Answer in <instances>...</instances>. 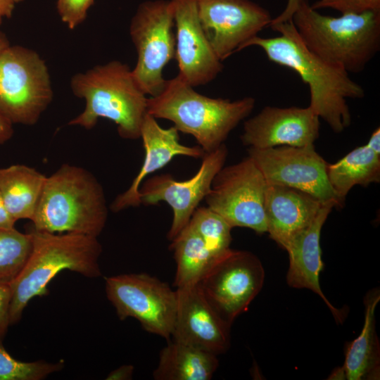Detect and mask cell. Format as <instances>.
I'll list each match as a JSON object with an SVG mask.
<instances>
[{"label":"cell","mask_w":380,"mask_h":380,"mask_svg":"<svg viewBox=\"0 0 380 380\" xmlns=\"http://www.w3.org/2000/svg\"><path fill=\"white\" fill-rule=\"evenodd\" d=\"M269 27L279 35H257L246 42L241 51L258 46L271 62L295 71L308 87V106L334 132H343L351 122L347 99L363 98L362 87L352 80L348 72L310 51L300 39L292 20Z\"/></svg>","instance_id":"6da1fadb"},{"label":"cell","mask_w":380,"mask_h":380,"mask_svg":"<svg viewBox=\"0 0 380 380\" xmlns=\"http://www.w3.org/2000/svg\"><path fill=\"white\" fill-rule=\"evenodd\" d=\"M32 250L23 268L10 284V324L18 322L29 301L49 293L48 284L68 270L84 277L101 275L99 260L102 247L97 237L75 233H50L34 229Z\"/></svg>","instance_id":"7a4b0ae2"},{"label":"cell","mask_w":380,"mask_h":380,"mask_svg":"<svg viewBox=\"0 0 380 380\" xmlns=\"http://www.w3.org/2000/svg\"><path fill=\"white\" fill-rule=\"evenodd\" d=\"M291 20L310 51L349 74L362 72L380 50V11L333 17L302 0Z\"/></svg>","instance_id":"3957f363"},{"label":"cell","mask_w":380,"mask_h":380,"mask_svg":"<svg viewBox=\"0 0 380 380\" xmlns=\"http://www.w3.org/2000/svg\"><path fill=\"white\" fill-rule=\"evenodd\" d=\"M70 87L75 96L85 101V107L68 125L91 129L103 118L116 124L120 137L140 138L148 98L127 64L112 61L77 72L71 77Z\"/></svg>","instance_id":"277c9868"},{"label":"cell","mask_w":380,"mask_h":380,"mask_svg":"<svg viewBox=\"0 0 380 380\" xmlns=\"http://www.w3.org/2000/svg\"><path fill=\"white\" fill-rule=\"evenodd\" d=\"M255 99L235 101L199 94L179 75L166 80L162 91L147 100V113L168 120L193 136L205 153L220 147L229 133L253 110Z\"/></svg>","instance_id":"5b68a950"},{"label":"cell","mask_w":380,"mask_h":380,"mask_svg":"<svg viewBox=\"0 0 380 380\" xmlns=\"http://www.w3.org/2000/svg\"><path fill=\"white\" fill-rule=\"evenodd\" d=\"M108 213L96 177L82 167L64 163L46 177L32 222L38 231L98 237Z\"/></svg>","instance_id":"8992f818"},{"label":"cell","mask_w":380,"mask_h":380,"mask_svg":"<svg viewBox=\"0 0 380 380\" xmlns=\"http://www.w3.org/2000/svg\"><path fill=\"white\" fill-rule=\"evenodd\" d=\"M53 97L48 67L37 52L9 45L0 53V113L11 124L35 125Z\"/></svg>","instance_id":"52a82bcc"},{"label":"cell","mask_w":380,"mask_h":380,"mask_svg":"<svg viewBox=\"0 0 380 380\" xmlns=\"http://www.w3.org/2000/svg\"><path fill=\"white\" fill-rule=\"evenodd\" d=\"M174 25L171 3L165 0L141 3L131 20L129 34L137 53L132 72L146 95H158L165 84L163 71L175 55Z\"/></svg>","instance_id":"ba28073f"},{"label":"cell","mask_w":380,"mask_h":380,"mask_svg":"<svg viewBox=\"0 0 380 380\" xmlns=\"http://www.w3.org/2000/svg\"><path fill=\"white\" fill-rule=\"evenodd\" d=\"M106 293L118 317H133L148 333L167 341L173 330L177 293L167 284L146 273L105 277Z\"/></svg>","instance_id":"9c48e42d"},{"label":"cell","mask_w":380,"mask_h":380,"mask_svg":"<svg viewBox=\"0 0 380 380\" xmlns=\"http://www.w3.org/2000/svg\"><path fill=\"white\" fill-rule=\"evenodd\" d=\"M267 182L253 161L247 156L222 167L215 176L205 197L207 207L220 215L232 228H249L257 234L267 232L264 208Z\"/></svg>","instance_id":"30bf717a"},{"label":"cell","mask_w":380,"mask_h":380,"mask_svg":"<svg viewBox=\"0 0 380 380\" xmlns=\"http://www.w3.org/2000/svg\"><path fill=\"white\" fill-rule=\"evenodd\" d=\"M264 280L265 270L255 254L230 248L213 262L198 284L210 305L232 325L247 310Z\"/></svg>","instance_id":"8fae6325"},{"label":"cell","mask_w":380,"mask_h":380,"mask_svg":"<svg viewBox=\"0 0 380 380\" xmlns=\"http://www.w3.org/2000/svg\"><path fill=\"white\" fill-rule=\"evenodd\" d=\"M248 153L267 184L293 188L322 202L334 201L337 206H342L343 203L328 181L329 163L315 151L314 144L267 148L249 147Z\"/></svg>","instance_id":"7c38bea8"},{"label":"cell","mask_w":380,"mask_h":380,"mask_svg":"<svg viewBox=\"0 0 380 380\" xmlns=\"http://www.w3.org/2000/svg\"><path fill=\"white\" fill-rule=\"evenodd\" d=\"M228 150L224 144L202 158L198 172L184 181H177L168 174L146 179L139 188L141 203L156 205L167 203L172 210V222L167 233L174 239L189 223L200 202L210 192L213 180L224 166Z\"/></svg>","instance_id":"4fadbf2b"},{"label":"cell","mask_w":380,"mask_h":380,"mask_svg":"<svg viewBox=\"0 0 380 380\" xmlns=\"http://www.w3.org/2000/svg\"><path fill=\"white\" fill-rule=\"evenodd\" d=\"M199 19L221 61L269 27L270 12L251 0H198Z\"/></svg>","instance_id":"5bb4252c"},{"label":"cell","mask_w":380,"mask_h":380,"mask_svg":"<svg viewBox=\"0 0 380 380\" xmlns=\"http://www.w3.org/2000/svg\"><path fill=\"white\" fill-rule=\"evenodd\" d=\"M176 28L179 75L194 87L213 80L223 68L202 27L198 0H170Z\"/></svg>","instance_id":"9a60e30c"},{"label":"cell","mask_w":380,"mask_h":380,"mask_svg":"<svg viewBox=\"0 0 380 380\" xmlns=\"http://www.w3.org/2000/svg\"><path fill=\"white\" fill-rule=\"evenodd\" d=\"M177 310L171 338L216 355L230 346L231 324L210 305L198 284L176 289Z\"/></svg>","instance_id":"2e32d148"},{"label":"cell","mask_w":380,"mask_h":380,"mask_svg":"<svg viewBox=\"0 0 380 380\" xmlns=\"http://www.w3.org/2000/svg\"><path fill=\"white\" fill-rule=\"evenodd\" d=\"M319 134V118L309 107L267 106L246 120L241 140L245 146L267 148L314 144Z\"/></svg>","instance_id":"e0dca14e"},{"label":"cell","mask_w":380,"mask_h":380,"mask_svg":"<svg viewBox=\"0 0 380 380\" xmlns=\"http://www.w3.org/2000/svg\"><path fill=\"white\" fill-rule=\"evenodd\" d=\"M140 138L142 139L145 156L141 169L129 187L118 195L110 205V209L118 213L141 203L139 188L144 179L165 166L175 156H185L194 158H203L205 152L199 146H187L179 142V131L173 126L163 128L156 118L147 113L144 118Z\"/></svg>","instance_id":"ac0fdd59"},{"label":"cell","mask_w":380,"mask_h":380,"mask_svg":"<svg viewBox=\"0 0 380 380\" xmlns=\"http://www.w3.org/2000/svg\"><path fill=\"white\" fill-rule=\"evenodd\" d=\"M335 206L337 204L334 201L324 203L312 223L289 243L285 248L289 258L286 282L292 288L307 289L317 294L330 310L336 321L342 323L344 313L328 300L319 284V275L324 265L320 248L321 231Z\"/></svg>","instance_id":"d6986e66"},{"label":"cell","mask_w":380,"mask_h":380,"mask_svg":"<svg viewBox=\"0 0 380 380\" xmlns=\"http://www.w3.org/2000/svg\"><path fill=\"white\" fill-rule=\"evenodd\" d=\"M324 203L293 188L267 184L264 208L270 238L285 250L312 223Z\"/></svg>","instance_id":"ffe728a7"},{"label":"cell","mask_w":380,"mask_h":380,"mask_svg":"<svg viewBox=\"0 0 380 380\" xmlns=\"http://www.w3.org/2000/svg\"><path fill=\"white\" fill-rule=\"evenodd\" d=\"M380 291L375 288L364 298L365 319L359 336L346 344L342 366L345 379L377 380L380 377V344L375 328V310Z\"/></svg>","instance_id":"44dd1931"},{"label":"cell","mask_w":380,"mask_h":380,"mask_svg":"<svg viewBox=\"0 0 380 380\" xmlns=\"http://www.w3.org/2000/svg\"><path fill=\"white\" fill-rule=\"evenodd\" d=\"M218 365L217 355L169 340L160 353L153 376L155 380H210Z\"/></svg>","instance_id":"7402d4cb"},{"label":"cell","mask_w":380,"mask_h":380,"mask_svg":"<svg viewBox=\"0 0 380 380\" xmlns=\"http://www.w3.org/2000/svg\"><path fill=\"white\" fill-rule=\"evenodd\" d=\"M46 178L36 169L25 165L0 168V194L15 220L32 221Z\"/></svg>","instance_id":"603a6c76"},{"label":"cell","mask_w":380,"mask_h":380,"mask_svg":"<svg viewBox=\"0 0 380 380\" xmlns=\"http://www.w3.org/2000/svg\"><path fill=\"white\" fill-rule=\"evenodd\" d=\"M327 177L332 190L343 203L354 186L379 182L380 155L367 144L357 147L335 163L328 164Z\"/></svg>","instance_id":"cb8c5ba5"},{"label":"cell","mask_w":380,"mask_h":380,"mask_svg":"<svg viewBox=\"0 0 380 380\" xmlns=\"http://www.w3.org/2000/svg\"><path fill=\"white\" fill-rule=\"evenodd\" d=\"M170 248L176 262V289L198 284L216 260L189 223L171 241Z\"/></svg>","instance_id":"d4e9b609"},{"label":"cell","mask_w":380,"mask_h":380,"mask_svg":"<svg viewBox=\"0 0 380 380\" xmlns=\"http://www.w3.org/2000/svg\"><path fill=\"white\" fill-rule=\"evenodd\" d=\"M32 236L15 228L0 230V284H10L25 265L32 250Z\"/></svg>","instance_id":"484cf974"},{"label":"cell","mask_w":380,"mask_h":380,"mask_svg":"<svg viewBox=\"0 0 380 380\" xmlns=\"http://www.w3.org/2000/svg\"><path fill=\"white\" fill-rule=\"evenodd\" d=\"M189 224L215 258L220 257L231 248L232 228L220 215L208 207L197 208Z\"/></svg>","instance_id":"4316f807"},{"label":"cell","mask_w":380,"mask_h":380,"mask_svg":"<svg viewBox=\"0 0 380 380\" xmlns=\"http://www.w3.org/2000/svg\"><path fill=\"white\" fill-rule=\"evenodd\" d=\"M63 362L51 363L43 360L22 362L13 358L0 341V380H40L61 370Z\"/></svg>","instance_id":"83f0119b"},{"label":"cell","mask_w":380,"mask_h":380,"mask_svg":"<svg viewBox=\"0 0 380 380\" xmlns=\"http://www.w3.org/2000/svg\"><path fill=\"white\" fill-rule=\"evenodd\" d=\"M95 0H57L56 9L61 21L70 30L82 24Z\"/></svg>","instance_id":"f1b7e54d"},{"label":"cell","mask_w":380,"mask_h":380,"mask_svg":"<svg viewBox=\"0 0 380 380\" xmlns=\"http://www.w3.org/2000/svg\"><path fill=\"white\" fill-rule=\"evenodd\" d=\"M310 6L315 10L330 8L341 14L380 11V0H317Z\"/></svg>","instance_id":"f546056e"},{"label":"cell","mask_w":380,"mask_h":380,"mask_svg":"<svg viewBox=\"0 0 380 380\" xmlns=\"http://www.w3.org/2000/svg\"><path fill=\"white\" fill-rule=\"evenodd\" d=\"M11 289L8 284H0V341H2L10 324L9 309Z\"/></svg>","instance_id":"4dcf8cb0"},{"label":"cell","mask_w":380,"mask_h":380,"mask_svg":"<svg viewBox=\"0 0 380 380\" xmlns=\"http://www.w3.org/2000/svg\"><path fill=\"white\" fill-rule=\"evenodd\" d=\"M301 1L302 0H287L284 9L276 18L272 19L270 25L291 20L295 11Z\"/></svg>","instance_id":"1f68e13d"},{"label":"cell","mask_w":380,"mask_h":380,"mask_svg":"<svg viewBox=\"0 0 380 380\" xmlns=\"http://www.w3.org/2000/svg\"><path fill=\"white\" fill-rule=\"evenodd\" d=\"M16 220L11 215L0 194V230L15 228Z\"/></svg>","instance_id":"d6a6232c"},{"label":"cell","mask_w":380,"mask_h":380,"mask_svg":"<svg viewBox=\"0 0 380 380\" xmlns=\"http://www.w3.org/2000/svg\"><path fill=\"white\" fill-rule=\"evenodd\" d=\"M134 366L122 365L112 371L107 376L108 380H128L132 378Z\"/></svg>","instance_id":"836d02e7"},{"label":"cell","mask_w":380,"mask_h":380,"mask_svg":"<svg viewBox=\"0 0 380 380\" xmlns=\"http://www.w3.org/2000/svg\"><path fill=\"white\" fill-rule=\"evenodd\" d=\"M23 0H0V25L4 19L10 18L15 7Z\"/></svg>","instance_id":"e575fe53"},{"label":"cell","mask_w":380,"mask_h":380,"mask_svg":"<svg viewBox=\"0 0 380 380\" xmlns=\"http://www.w3.org/2000/svg\"><path fill=\"white\" fill-rule=\"evenodd\" d=\"M13 125L0 113V144H4L12 137L13 134Z\"/></svg>","instance_id":"d590c367"},{"label":"cell","mask_w":380,"mask_h":380,"mask_svg":"<svg viewBox=\"0 0 380 380\" xmlns=\"http://www.w3.org/2000/svg\"><path fill=\"white\" fill-rule=\"evenodd\" d=\"M367 145L375 153L380 155V129L377 127L371 134Z\"/></svg>","instance_id":"8d00e7d4"},{"label":"cell","mask_w":380,"mask_h":380,"mask_svg":"<svg viewBox=\"0 0 380 380\" xmlns=\"http://www.w3.org/2000/svg\"><path fill=\"white\" fill-rule=\"evenodd\" d=\"M329 377L330 378L329 379H345V375L342 367L336 368V369L333 371Z\"/></svg>","instance_id":"74e56055"},{"label":"cell","mask_w":380,"mask_h":380,"mask_svg":"<svg viewBox=\"0 0 380 380\" xmlns=\"http://www.w3.org/2000/svg\"><path fill=\"white\" fill-rule=\"evenodd\" d=\"M10 45L6 35L0 31V53Z\"/></svg>","instance_id":"f35d334b"}]
</instances>
